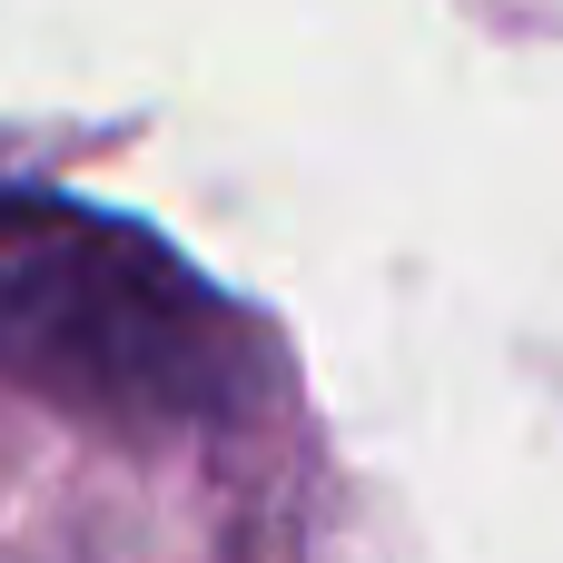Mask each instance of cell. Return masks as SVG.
<instances>
[{"instance_id": "obj_1", "label": "cell", "mask_w": 563, "mask_h": 563, "mask_svg": "<svg viewBox=\"0 0 563 563\" xmlns=\"http://www.w3.org/2000/svg\"><path fill=\"white\" fill-rule=\"evenodd\" d=\"M0 376L129 435L238 426L267 386V327L208 287L158 228L0 178Z\"/></svg>"}]
</instances>
